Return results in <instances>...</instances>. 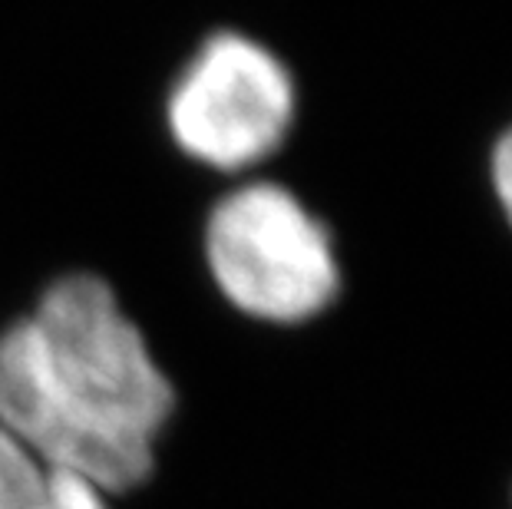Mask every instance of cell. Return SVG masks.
Masks as SVG:
<instances>
[{
    "mask_svg": "<svg viewBox=\"0 0 512 509\" xmlns=\"http://www.w3.org/2000/svg\"><path fill=\"white\" fill-rule=\"evenodd\" d=\"M493 186L499 205H503L506 219L512 225V126L499 136V143L493 149Z\"/></svg>",
    "mask_w": 512,
    "mask_h": 509,
    "instance_id": "6",
    "label": "cell"
},
{
    "mask_svg": "<svg viewBox=\"0 0 512 509\" xmlns=\"http://www.w3.org/2000/svg\"><path fill=\"white\" fill-rule=\"evenodd\" d=\"M169 414V377L96 275L60 278L0 334V430L43 470L133 490Z\"/></svg>",
    "mask_w": 512,
    "mask_h": 509,
    "instance_id": "1",
    "label": "cell"
},
{
    "mask_svg": "<svg viewBox=\"0 0 512 509\" xmlns=\"http://www.w3.org/2000/svg\"><path fill=\"white\" fill-rule=\"evenodd\" d=\"M294 116V86L275 53L238 34H215L169 100L179 146L215 169H245L275 153Z\"/></svg>",
    "mask_w": 512,
    "mask_h": 509,
    "instance_id": "3",
    "label": "cell"
},
{
    "mask_svg": "<svg viewBox=\"0 0 512 509\" xmlns=\"http://www.w3.org/2000/svg\"><path fill=\"white\" fill-rule=\"evenodd\" d=\"M30 509H106V500L103 490H96L93 483L80 480V476L43 470L40 493Z\"/></svg>",
    "mask_w": 512,
    "mask_h": 509,
    "instance_id": "5",
    "label": "cell"
},
{
    "mask_svg": "<svg viewBox=\"0 0 512 509\" xmlns=\"http://www.w3.org/2000/svg\"><path fill=\"white\" fill-rule=\"evenodd\" d=\"M209 265L235 308L265 321H304L337 295L328 229L288 189L255 182L215 205Z\"/></svg>",
    "mask_w": 512,
    "mask_h": 509,
    "instance_id": "2",
    "label": "cell"
},
{
    "mask_svg": "<svg viewBox=\"0 0 512 509\" xmlns=\"http://www.w3.org/2000/svg\"><path fill=\"white\" fill-rule=\"evenodd\" d=\"M43 467L0 430V509H30L40 493Z\"/></svg>",
    "mask_w": 512,
    "mask_h": 509,
    "instance_id": "4",
    "label": "cell"
}]
</instances>
